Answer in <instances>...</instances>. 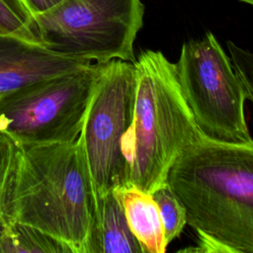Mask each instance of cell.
<instances>
[{
    "mask_svg": "<svg viewBox=\"0 0 253 253\" xmlns=\"http://www.w3.org/2000/svg\"><path fill=\"white\" fill-rule=\"evenodd\" d=\"M167 184L186 210L187 224L217 252L253 253V140L203 136L171 167Z\"/></svg>",
    "mask_w": 253,
    "mask_h": 253,
    "instance_id": "cell-1",
    "label": "cell"
},
{
    "mask_svg": "<svg viewBox=\"0 0 253 253\" xmlns=\"http://www.w3.org/2000/svg\"><path fill=\"white\" fill-rule=\"evenodd\" d=\"M17 146L12 220L52 235L73 253H89L97 203L79 139Z\"/></svg>",
    "mask_w": 253,
    "mask_h": 253,
    "instance_id": "cell-2",
    "label": "cell"
},
{
    "mask_svg": "<svg viewBox=\"0 0 253 253\" xmlns=\"http://www.w3.org/2000/svg\"><path fill=\"white\" fill-rule=\"evenodd\" d=\"M133 63V118L122 139L126 186L152 194L167 184L178 157L205 135L183 96L175 63L152 49L141 51Z\"/></svg>",
    "mask_w": 253,
    "mask_h": 253,
    "instance_id": "cell-3",
    "label": "cell"
},
{
    "mask_svg": "<svg viewBox=\"0 0 253 253\" xmlns=\"http://www.w3.org/2000/svg\"><path fill=\"white\" fill-rule=\"evenodd\" d=\"M143 15L140 0H63L33 20L39 42L56 53L98 63L134 62Z\"/></svg>",
    "mask_w": 253,
    "mask_h": 253,
    "instance_id": "cell-4",
    "label": "cell"
},
{
    "mask_svg": "<svg viewBox=\"0 0 253 253\" xmlns=\"http://www.w3.org/2000/svg\"><path fill=\"white\" fill-rule=\"evenodd\" d=\"M103 67L90 62L5 96L0 100V131L16 144L76 141Z\"/></svg>",
    "mask_w": 253,
    "mask_h": 253,
    "instance_id": "cell-5",
    "label": "cell"
},
{
    "mask_svg": "<svg viewBox=\"0 0 253 253\" xmlns=\"http://www.w3.org/2000/svg\"><path fill=\"white\" fill-rule=\"evenodd\" d=\"M175 70L183 96L206 137L226 143L253 140L244 115V88L211 32L183 43Z\"/></svg>",
    "mask_w": 253,
    "mask_h": 253,
    "instance_id": "cell-6",
    "label": "cell"
},
{
    "mask_svg": "<svg viewBox=\"0 0 253 253\" xmlns=\"http://www.w3.org/2000/svg\"><path fill=\"white\" fill-rule=\"evenodd\" d=\"M135 84L134 63L113 59L104 63L89 102L78 139L96 203L115 188L126 186L122 139L132 122Z\"/></svg>",
    "mask_w": 253,
    "mask_h": 253,
    "instance_id": "cell-7",
    "label": "cell"
},
{
    "mask_svg": "<svg viewBox=\"0 0 253 253\" xmlns=\"http://www.w3.org/2000/svg\"><path fill=\"white\" fill-rule=\"evenodd\" d=\"M90 62L56 53L39 42L0 34V100L31 83L76 70Z\"/></svg>",
    "mask_w": 253,
    "mask_h": 253,
    "instance_id": "cell-8",
    "label": "cell"
},
{
    "mask_svg": "<svg viewBox=\"0 0 253 253\" xmlns=\"http://www.w3.org/2000/svg\"><path fill=\"white\" fill-rule=\"evenodd\" d=\"M113 192L123 206L127 224L143 253H164L167 245L163 224L151 194L134 186L118 187Z\"/></svg>",
    "mask_w": 253,
    "mask_h": 253,
    "instance_id": "cell-9",
    "label": "cell"
},
{
    "mask_svg": "<svg viewBox=\"0 0 253 253\" xmlns=\"http://www.w3.org/2000/svg\"><path fill=\"white\" fill-rule=\"evenodd\" d=\"M89 253H143L127 224L123 206L113 191L97 202L96 224Z\"/></svg>",
    "mask_w": 253,
    "mask_h": 253,
    "instance_id": "cell-10",
    "label": "cell"
},
{
    "mask_svg": "<svg viewBox=\"0 0 253 253\" xmlns=\"http://www.w3.org/2000/svg\"><path fill=\"white\" fill-rule=\"evenodd\" d=\"M0 253H73L64 242L29 224L11 220L0 226Z\"/></svg>",
    "mask_w": 253,
    "mask_h": 253,
    "instance_id": "cell-11",
    "label": "cell"
},
{
    "mask_svg": "<svg viewBox=\"0 0 253 253\" xmlns=\"http://www.w3.org/2000/svg\"><path fill=\"white\" fill-rule=\"evenodd\" d=\"M17 157V144L0 131V226L12 220V196Z\"/></svg>",
    "mask_w": 253,
    "mask_h": 253,
    "instance_id": "cell-12",
    "label": "cell"
},
{
    "mask_svg": "<svg viewBox=\"0 0 253 253\" xmlns=\"http://www.w3.org/2000/svg\"><path fill=\"white\" fill-rule=\"evenodd\" d=\"M156 202L164 229V239L168 246L180 236L187 225L186 210L168 184L163 185L151 194Z\"/></svg>",
    "mask_w": 253,
    "mask_h": 253,
    "instance_id": "cell-13",
    "label": "cell"
},
{
    "mask_svg": "<svg viewBox=\"0 0 253 253\" xmlns=\"http://www.w3.org/2000/svg\"><path fill=\"white\" fill-rule=\"evenodd\" d=\"M232 66L241 81L246 98L253 105V52L240 47L231 41L226 42Z\"/></svg>",
    "mask_w": 253,
    "mask_h": 253,
    "instance_id": "cell-14",
    "label": "cell"
},
{
    "mask_svg": "<svg viewBox=\"0 0 253 253\" xmlns=\"http://www.w3.org/2000/svg\"><path fill=\"white\" fill-rule=\"evenodd\" d=\"M0 34L13 35L39 42L35 27L23 20L3 0H0Z\"/></svg>",
    "mask_w": 253,
    "mask_h": 253,
    "instance_id": "cell-15",
    "label": "cell"
},
{
    "mask_svg": "<svg viewBox=\"0 0 253 253\" xmlns=\"http://www.w3.org/2000/svg\"><path fill=\"white\" fill-rule=\"evenodd\" d=\"M32 17L46 12L57 6L63 0H23Z\"/></svg>",
    "mask_w": 253,
    "mask_h": 253,
    "instance_id": "cell-16",
    "label": "cell"
},
{
    "mask_svg": "<svg viewBox=\"0 0 253 253\" xmlns=\"http://www.w3.org/2000/svg\"><path fill=\"white\" fill-rule=\"evenodd\" d=\"M16 14H18L23 20L30 23L35 27V23L33 17L29 10L27 9L23 0H3Z\"/></svg>",
    "mask_w": 253,
    "mask_h": 253,
    "instance_id": "cell-17",
    "label": "cell"
}]
</instances>
